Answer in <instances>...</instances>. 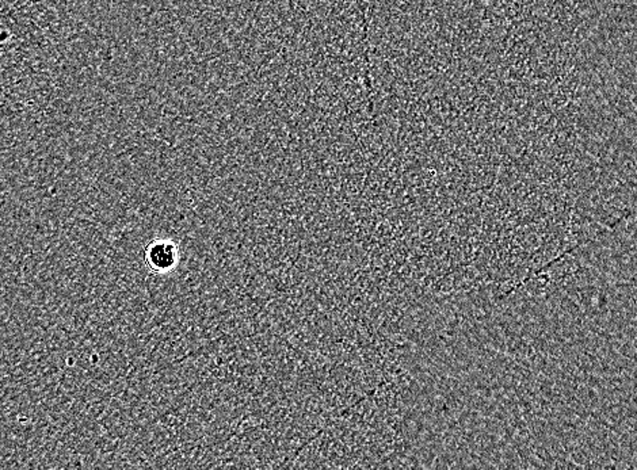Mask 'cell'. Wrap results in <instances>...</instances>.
Instances as JSON below:
<instances>
[{"instance_id": "1", "label": "cell", "mask_w": 637, "mask_h": 470, "mask_svg": "<svg viewBox=\"0 0 637 470\" xmlns=\"http://www.w3.org/2000/svg\"><path fill=\"white\" fill-rule=\"evenodd\" d=\"M179 259V247L171 238H153L144 248V263L150 273L158 276L174 271Z\"/></svg>"}]
</instances>
